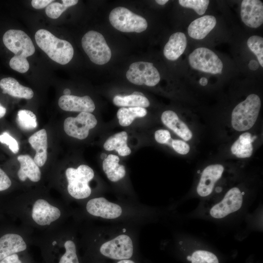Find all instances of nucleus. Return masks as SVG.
Here are the masks:
<instances>
[{"instance_id":"obj_28","label":"nucleus","mask_w":263,"mask_h":263,"mask_svg":"<svg viewBox=\"0 0 263 263\" xmlns=\"http://www.w3.org/2000/svg\"><path fill=\"white\" fill-rule=\"evenodd\" d=\"M147 114L145 108L141 107H122L116 113L119 124L123 127L130 126L137 117H143Z\"/></svg>"},{"instance_id":"obj_3","label":"nucleus","mask_w":263,"mask_h":263,"mask_svg":"<svg viewBox=\"0 0 263 263\" xmlns=\"http://www.w3.org/2000/svg\"><path fill=\"white\" fill-rule=\"evenodd\" d=\"M67 190L73 199L80 200L89 198L92 194L89 183L94 176L93 169L87 165H80L76 168L69 167L65 172Z\"/></svg>"},{"instance_id":"obj_43","label":"nucleus","mask_w":263,"mask_h":263,"mask_svg":"<svg viewBox=\"0 0 263 263\" xmlns=\"http://www.w3.org/2000/svg\"><path fill=\"white\" fill-rule=\"evenodd\" d=\"M115 263H136L132 259H127V260H123L120 261H116Z\"/></svg>"},{"instance_id":"obj_17","label":"nucleus","mask_w":263,"mask_h":263,"mask_svg":"<svg viewBox=\"0 0 263 263\" xmlns=\"http://www.w3.org/2000/svg\"><path fill=\"white\" fill-rule=\"evenodd\" d=\"M26 240L20 234L6 233L0 238V261L12 254L21 252L27 249Z\"/></svg>"},{"instance_id":"obj_23","label":"nucleus","mask_w":263,"mask_h":263,"mask_svg":"<svg viewBox=\"0 0 263 263\" xmlns=\"http://www.w3.org/2000/svg\"><path fill=\"white\" fill-rule=\"evenodd\" d=\"M0 88L3 94L14 97L30 99L34 96V92L30 88L21 85L16 79L11 77L1 79Z\"/></svg>"},{"instance_id":"obj_37","label":"nucleus","mask_w":263,"mask_h":263,"mask_svg":"<svg viewBox=\"0 0 263 263\" xmlns=\"http://www.w3.org/2000/svg\"><path fill=\"white\" fill-rule=\"evenodd\" d=\"M0 142L8 146L11 151L16 154L19 151V146L18 141L8 132H4L0 134Z\"/></svg>"},{"instance_id":"obj_41","label":"nucleus","mask_w":263,"mask_h":263,"mask_svg":"<svg viewBox=\"0 0 263 263\" xmlns=\"http://www.w3.org/2000/svg\"><path fill=\"white\" fill-rule=\"evenodd\" d=\"M0 263H23L19 259V256L17 253L9 256L1 261Z\"/></svg>"},{"instance_id":"obj_6","label":"nucleus","mask_w":263,"mask_h":263,"mask_svg":"<svg viewBox=\"0 0 263 263\" xmlns=\"http://www.w3.org/2000/svg\"><path fill=\"white\" fill-rule=\"evenodd\" d=\"M98 251L102 257L116 261L131 259L134 253V244L130 235L120 233L102 242Z\"/></svg>"},{"instance_id":"obj_31","label":"nucleus","mask_w":263,"mask_h":263,"mask_svg":"<svg viewBox=\"0 0 263 263\" xmlns=\"http://www.w3.org/2000/svg\"><path fill=\"white\" fill-rule=\"evenodd\" d=\"M190 263H219L217 256L207 250L198 249L187 256Z\"/></svg>"},{"instance_id":"obj_10","label":"nucleus","mask_w":263,"mask_h":263,"mask_svg":"<svg viewBox=\"0 0 263 263\" xmlns=\"http://www.w3.org/2000/svg\"><path fill=\"white\" fill-rule=\"evenodd\" d=\"M85 210L93 217L110 220L121 218L125 213L122 206L103 197L89 199L85 204Z\"/></svg>"},{"instance_id":"obj_44","label":"nucleus","mask_w":263,"mask_h":263,"mask_svg":"<svg viewBox=\"0 0 263 263\" xmlns=\"http://www.w3.org/2000/svg\"><path fill=\"white\" fill-rule=\"evenodd\" d=\"M199 82L201 85L205 86L207 84V80L206 77H203L200 78Z\"/></svg>"},{"instance_id":"obj_40","label":"nucleus","mask_w":263,"mask_h":263,"mask_svg":"<svg viewBox=\"0 0 263 263\" xmlns=\"http://www.w3.org/2000/svg\"><path fill=\"white\" fill-rule=\"evenodd\" d=\"M53 1V0H33L31 1V4L33 8L40 9L47 7Z\"/></svg>"},{"instance_id":"obj_36","label":"nucleus","mask_w":263,"mask_h":263,"mask_svg":"<svg viewBox=\"0 0 263 263\" xmlns=\"http://www.w3.org/2000/svg\"><path fill=\"white\" fill-rule=\"evenodd\" d=\"M166 145L171 147L177 153L181 155L187 154L190 151V146L186 141L180 139H172L171 137Z\"/></svg>"},{"instance_id":"obj_29","label":"nucleus","mask_w":263,"mask_h":263,"mask_svg":"<svg viewBox=\"0 0 263 263\" xmlns=\"http://www.w3.org/2000/svg\"><path fill=\"white\" fill-rule=\"evenodd\" d=\"M113 104L118 107H148L150 103L145 96L136 94L128 95H115L113 100Z\"/></svg>"},{"instance_id":"obj_30","label":"nucleus","mask_w":263,"mask_h":263,"mask_svg":"<svg viewBox=\"0 0 263 263\" xmlns=\"http://www.w3.org/2000/svg\"><path fill=\"white\" fill-rule=\"evenodd\" d=\"M17 122L20 128L24 131L33 130L38 126L36 115L28 110H20L18 111Z\"/></svg>"},{"instance_id":"obj_26","label":"nucleus","mask_w":263,"mask_h":263,"mask_svg":"<svg viewBox=\"0 0 263 263\" xmlns=\"http://www.w3.org/2000/svg\"><path fill=\"white\" fill-rule=\"evenodd\" d=\"M128 137V134L125 131L117 132L105 141L104 149L107 151L115 150L121 156H128L132 152L127 145Z\"/></svg>"},{"instance_id":"obj_39","label":"nucleus","mask_w":263,"mask_h":263,"mask_svg":"<svg viewBox=\"0 0 263 263\" xmlns=\"http://www.w3.org/2000/svg\"><path fill=\"white\" fill-rule=\"evenodd\" d=\"M11 184L12 182L9 176L0 168V191L8 189Z\"/></svg>"},{"instance_id":"obj_38","label":"nucleus","mask_w":263,"mask_h":263,"mask_svg":"<svg viewBox=\"0 0 263 263\" xmlns=\"http://www.w3.org/2000/svg\"><path fill=\"white\" fill-rule=\"evenodd\" d=\"M171 138L169 132L165 129H160L155 131L154 138L157 142L161 144H166L168 141Z\"/></svg>"},{"instance_id":"obj_24","label":"nucleus","mask_w":263,"mask_h":263,"mask_svg":"<svg viewBox=\"0 0 263 263\" xmlns=\"http://www.w3.org/2000/svg\"><path fill=\"white\" fill-rule=\"evenodd\" d=\"M119 162V157L112 154H109L103 161V170L108 179L111 182H118L126 175L125 167L120 164Z\"/></svg>"},{"instance_id":"obj_4","label":"nucleus","mask_w":263,"mask_h":263,"mask_svg":"<svg viewBox=\"0 0 263 263\" xmlns=\"http://www.w3.org/2000/svg\"><path fill=\"white\" fill-rule=\"evenodd\" d=\"M244 192L237 187L229 189L221 199L213 201L207 207L208 215L215 219H222L238 212L244 205Z\"/></svg>"},{"instance_id":"obj_9","label":"nucleus","mask_w":263,"mask_h":263,"mask_svg":"<svg viewBox=\"0 0 263 263\" xmlns=\"http://www.w3.org/2000/svg\"><path fill=\"white\" fill-rule=\"evenodd\" d=\"M190 66L194 69L212 74H220L223 64L221 59L212 50L200 47L193 50L188 56Z\"/></svg>"},{"instance_id":"obj_18","label":"nucleus","mask_w":263,"mask_h":263,"mask_svg":"<svg viewBox=\"0 0 263 263\" xmlns=\"http://www.w3.org/2000/svg\"><path fill=\"white\" fill-rule=\"evenodd\" d=\"M161 120L164 125L172 131L183 140L188 141L192 139L193 134L191 131L174 111H164L162 113Z\"/></svg>"},{"instance_id":"obj_34","label":"nucleus","mask_w":263,"mask_h":263,"mask_svg":"<svg viewBox=\"0 0 263 263\" xmlns=\"http://www.w3.org/2000/svg\"><path fill=\"white\" fill-rule=\"evenodd\" d=\"M9 65L12 69L20 73L27 72L30 67L27 58L15 55L10 60Z\"/></svg>"},{"instance_id":"obj_21","label":"nucleus","mask_w":263,"mask_h":263,"mask_svg":"<svg viewBox=\"0 0 263 263\" xmlns=\"http://www.w3.org/2000/svg\"><path fill=\"white\" fill-rule=\"evenodd\" d=\"M217 23L215 17L205 15L190 23L188 28L189 36L195 39L204 38L215 27Z\"/></svg>"},{"instance_id":"obj_14","label":"nucleus","mask_w":263,"mask_h":263,"mask_svg":"<svg viewBox=\"0 0 263 263\" xmlns=\"http://www.w3.org/2000/svg\"><path fill=\"white\" fill-rule=\"evenodd\" d=\"M224 171V166L221 164H211L204 168L196 187L197 195L204 198L210 196L216 185L222 178Z\"/></svg>"},{"instance_id":"obj_2","label":"nucleus","mask_w":263,"mask_h":263,"mask_svg":"<svg viewBox=\"0 0 263 263\" xmlns=\"http://www.w3.org/2000/svg\"><path fill=\"white\" fill-rule=\"evenodd\" d=\"M261 107L260 97L256 94L248 95L233 109L231 114V125L237 132L250 129L257 120Z\"/></svg>"},{"instance_id":"obj_25","label":"nucleus","mask_w":263,"mask_h":263,"mask_svg":"<svg viewBox=\"0 0 263 263\" xmlns=\"http://www.w3.org/2000/svg\"><path fill=\"white\" fill-rule=\"evenodd\" d=\"M254 140V137L251 133L244 132L239 135L231 145V152L239 158L250 157L253 152Z\"/></svg>"},{"instance_id":"obj_22","label":"nucleus","mask_w":263,"mask_h":263,"mask_svg":"<svg viewBox=\"0 0 263 263\" xmlns=\"http://www.w3.org/2000/svg\"><path fill=\"white\" fill-rule=\"evenodd\" d=\"M187 45L185 34L176 32L172 34L165 45L163 53L166 58L169 60H176L184 52Z\"/></svg>"},{"instance_id":"obj_7","label":"nucleus","mask_w":263,"mask_h":263,"mask_svg":"<svg viewBox=\"0 0 263 263\" xmlns=\"http://www.w3.org/2000/svg\"><path fill=\"white\" fill-rule=\"evenodd\" d=\"M111 25L122 32L141 33L148 27L146 19L124 7L113 9L109 17Z\"/></svg>"},{"instance_id":"obj_11","label":"nucleus","mask_w":263,"mask_h":263,"mask_svg":"<svg viewBox=\"0 0 263 263\" xmlns=\"http://www.w3.org/2000/svg\"><path fill=\"white\" fill-rule=\"evenodd\" d=\"M126 77L134 84L150 87L155 86L160 80L159 73L153 63L145 61L131 64L126 73Z\"/></svg>"},{"instance_id":"obj_45","label":"nucleus","mask_w":263,"mask_h":263,"mask_svg":"<svg viewBox=\"0 0 263 263\" xmlns=\"http://www.w3.org/2000/svg\"><path fill=\"white\" fill-rule=\"evenodd\" d=\"M155 2L159 5H164L168 2V0H156Z\"/></svg>"},{"instance_id":"obj_15","label":"nucleus","mask_w":263,"mask_h":263,"mask_svg":"<svg viewBox=\"0 0 263 263\" xmlns=\"http://www.w3.org/2000/svg\"><path fill=\"white\" fill-rule=\"evenodd\" d=\"M241 18L244 24L252 28L263 23V3L259 0H243L241 5Z\"/></svg>"},{"instance_id":"obj_16","label":"nucleus","mask_w":263,"mask_h":263,"mask_svg":"<svg viewBox=\"0 0 263 263\" xmlns=\"http://www.w3.org/2000/svg\"><path fill=\"white\" fill-rule=\"evenodd\" d=\"M58 104L62 110L69 112L91 113L95 108L93 100L88 95L78 96L63 95L59 97Z\"/></svg>"},{"instance_id":"obj_8","label":"nucleus","mask_w":263,"mask_h":263,"mask_svg":"<svg viewBox=\"0 0 263 263\" xmlns=\"http://www.w3.org/2000/svg\"><path fill=\"white\" fill-rule=\"evenodd\" d=\"M82 48L90 60L98 65H103L109 61L111 50L104 37L95 31L87 32L81 40Z\"/></svg>"},{"instance_id":"obj_20","label":"nucleus","mask_w":263,"mask_h":263,"mask_svg":"<svg viewBox=\"0 0 263 263\" xmlns=\"http://www.w3.org/2000/svg\"><path fill=\"white\" fill-rule=\"evenodd\" d=\"M17 159L20 164L17 175L21 181L24 182L29 179L31 182L36 183L40 180V169L30 156L28 154L19 155Z\"/></svg>"},{"instance_id":"obj_47","label":"nucleus","mask_w":263,"mask_h":263,"mask_svg":"<svg viewBox=\"0 0 263 263\" xmlns=\"http://www.w3.org/2000/svg\"><path fill=\"white\" fill-rule=\"evenodd\" d=\"M132 94H136V95H142V96H144V95L142 93H140V92H134L132 93Z\"/></svg>"},{"instance_id":"obj_5","label":"nucleus","mask_w":263,"mask_h":263,"mask_svg":"<svg viewBox=\"0 0 263 263\" xmlns=\"http://www.w3.org/2000/svg\"><path fill=\"white\" fill-rule=\"evenodd\" d=\"M27 211L29 220L34 225L41 227L53 225L59 221L62 216L60 207L45 198L31 201Z\"/></svg>"},{"instance_id":"obj_33","label":"nucleus","mask_w":263,"mask_h":263,"mask_svg":"<svg viewBox=\"0 0 263 263\" xmlns=\"http://www.w3.org/2000/svg\"><path fill=\"white\" fill-rule=\"evenodd\" d=\"M178 2L182 7L193 9L199 15L205 14L209 3L208 0H179Z\"/></svg>"},{"instance_id":"obj_13","label":"nucleus","mask_w":263,"mask_h":263,"mask_svg":"<svg viewBox=\"0 0 263 263\" xmlns=\"http://www.w3.org/2000/svg\"><path fill=\"white\" fill-rule=\"evenodd\" d=\"M95 116L91 113H80L76 117H68L64 121V130L69 136L82 140L87 138L89 131L97 125Z\"/></svg>"},{"instance_id":"obj_35","label":"nucleus","mask_w":263,"mask_h":263,"mask_svg":"<svg viewBox=\"0 0 263 263\" xmlns=\"http://www.w3.org/2000/svg\"><path fill=\"white\" fill-rule=\"evenodd\" d=\"M68 7L63 2H54L48 5L45 9L46 15L53 19L59 18Z\"/></svg>"},{"instance_id":"obj_1","label":"nucleus","mask_w":263,"mask_h":263,"mask_svg":"<svg viewBox=\"0 0 263 263\" xmlns=\"http://www.w3.org/2000/svg\"><path fill=\"white\" fill-rule=\"evenodd\" d=\"M35 38L38 46L56 63L65 65L72 59L74 49L68 41L59 39L43 29L36 32Z\"/></svg>"},{"instance_id":"obj_32","label":"nucleus","mask_w":263,"mask_h":263,"mask_svg":"<svg viewBox=\"0 0 263 263\" xmlns=\"http://www.w3.org/2000/svg\"><path fill=\"white\" fill-rule=\"evenodd\" d=\"M247 45L254 54L260 65L263 67V38L259 36H252L248 38Z\"/></svg>"},{"instance_id":"obj_12","label":"nucleus","mask_w":263,"mask_h":263,"mask_svg":"<svg viewBox=\"0 0 263 263\" xmlns=\"http://www.w3.org/2000/svg\"><path fill=\"white\" fill-rule=\"evenodd\" d=\"M5 47L15 56L27 58L33 55L35 47L28 35L20 30L10 29L3 36Z\"/></svg>"},{"instance_id":"obj_27","label":"nucleus","mask_w":263,"mask_h":263,"mask_svg":"<svg viewBox=\"0 0 263 263\" xmlns=\"http://www.w3.org/2000/svg\"><path fill=\"white\" fill-rule=\"evenodd\" d=\"M64 252L58 263H80L77 252L76 241L70 235L62 236Z\"/></svg>"},{"instance_id":"obj_42","label":"nucleus","mask_w":263,"mask_h":263,"mask_svg":"<svg viewBox=\"0 0 263 263\" xmlns=\"http://www.w3.org/2000/svg\"><path fill=\"white\" fill-rule=\"evenodd\" d=\"M6 113V109L0 103V118L3 117Z\"/></svg>"},{"instance_id":"obj_46","label":"nucleus","mask_w":263,"mask_h":263,"mask_svg":"<svg viewBox=\"0 0 263 263\" xmlns=\"http://www.w3.org/2000/svg\"><path fill=\"white\" fill-rule=\"evenodd\" d=\"M63 94L64 95H71V90L69 89L66 88L63 91Z\"/></svg>"},{"instance_id":"obj_19","label":"nucleus","mask_w":263,"mask_h":263,"mask_svg":"<svg viewBox=\"0 0 263 263\" xmlns=\"http://www.w3.org/2000/svg\"><path fill=\"white\" fill-rule=\"evenodd\" d=\"M28 142L36 150L34 160L36 164L41 167L47 159V134L44 129L39 130L32 134L28 139Z\"/></svg>"}]
</instances>
